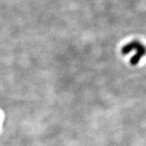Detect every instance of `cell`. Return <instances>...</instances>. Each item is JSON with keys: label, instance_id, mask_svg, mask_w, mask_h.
I'll use <instances>...</instances> for the list:
<instances>
[{"label": "cell", "instance_id": "6da1fadb", "mask_svg": "<svg viewBox=\"0 0 146 146\" xmlns=\"http://www.w3.org/2000/svg\"><path fill=\"white\" fill-rule=\"evenodd\" d=\"M132 50H136V54L131 58V64L136 65L140 59L146 54V47L142 45L139 41H132L122 48V54H127Z\"/></svg>", "mask_w": 146, "mask_h": 146}]
</instances>
